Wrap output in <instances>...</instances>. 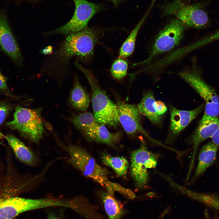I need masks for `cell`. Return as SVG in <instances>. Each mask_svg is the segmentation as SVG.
Masks as SVG:
<instances>
[{
	"instance_id": "26",
	"label": "cell",
	"mask_w": 219,
	"mask_h": 219,
	"mask_svg": "<svg viewBox=\"0 0 219 219\" xmlns=\"http://www.w3.org/2000/svg\"><path fill=\"white\" fill-rule=\"evenodd\" d=\"M8 182L0 185V202L9 198L14 196L16 193V189L12 186V182Z\"/></svg>"
},
{
	"instance_id": "8",
	"label": "cell",
	"mask_w": 219,
	"mask_h": 219,
	"mask_svg": "<svg viewBox=\"0 0 219 219\" xmlns=\"http://www.w3.org/2000/svg\"><path fill=\"white\" fill-rule=\"evenodd\" d=\"M61 204L59 199H34L14 196L0 202V219H12L23 212L42 208L59 207Z\"/></svg>"
},
{
	"instance_id": "27",
	"label": "cell",
	"mask_w": 219,
	"mask_h": 219,
	"mask_svg": "<svg viewBox=\"0 0 219 219\" xmlns=\"http://www.w3.org/2000/svg\"><path fill=\"white\" fill-rule=\"evenodd\" d=\"M9 107L5 103H0V125L4 121L9 110Z\"/></svg>"
},
{
	"instance_id": "32",
	"label": "cell",
	"mask_w": 219,
	"mask_h": 219,
	"mask_svg": "<svg viewBox=\"0 0 219 219\" xmlns=\"http://www.w3.org/2000/svg\"><path fill=\"white\" fill-rule=\"evenodd\" d=\"M112 2L115 4L117 5L119 2L123 0H108Z\"/></svg>"
},
{
	"instance_id": "5",
	"label": "cell",
	"mask_w": 219,
	"mask_h": 219,
	"mask_svg": "<svg viewBox=\"0 0 219 219\" xmlns=\"http://www.w3.org/2000/svg\"><path fill=\"white\" fill-rule=\"evenodd\" d=\"M186 27L187 26L177 19L171 20L156 36L148 57L146 60L134 65L149 63L157 56L177 46L182 39Z\"/></svg>"
},
{
	"instance_id": "31",
	"label": "cell",
	"mask_w": 219,
	"mask_h": 219,
	"mask_svg": "<svg viewBox=\"0 0 219 219\" xmlns=\"http://www.w3.org/2000/svg\"><path fill=\"white\" fill-rule=\"evenodd\" d=\"M52 51V48L51 46H48L46 47L43 51V54H51Z\"/></svg>"
},
{
	"instance_id": "6",
	"label": "cell",
	"mask_w": 219,
	"mask_h": 219,
	"mask_svg": "<svg viewBox=\"0 0 219 219\" xmlns=\"http://www.w3.org/2000/svg\"><path fill=\"white\" fill-rule=\"evenodd\" d=\"M157 164L156 156L148 149L144 140H141L140 146L131 155L130 174L137 189L148 187V170L155 168Z\"/></svg>"
},
{
	"instance_id": "30",
	"label": "cell",
	"mask_w": 219,
	"mask_h": 219,
	"mask_svg": "<svg viewBox=\"0 0 219 219\" xmlns=\"http://www.w3.org/2000/svg\"><path fill=\"white\" fill-rule=\"evenodd\" d=\"M211 141L216 145L219 146V128L211 138Z\"/></svg>"
},
{
	"instance_id": "35",
	"label": "cell",
	"mask_w": 219,
	"mask_h": 219,
	"mask_svg": "<svg viewBox=\"0 0 219 219\" xmlns=\"http://www.w3.org/2000/svg\"><path fill=\"white\" fill-rule=\"evenodd\" d=\"M183 2L187 3L188 4L190 0H181Z\"/></svg>"
},
{
	"instance_id": "11",
	"label": "cell",
	"mask_w": 219,
	"mask_h": 219,
	"mask_svg": "<svg viewBox=\"0 0 219 219\" xmlns=\"http://www.w3.org/2000/svg\"><path fill=\"white\" fill-rule=\"evenodd\" d=\"M75 9L71 19L66 24L54 30V33L68 34L81 31L87 28L91 18L101 10L100 5L86 0H73Z\"/></svg>"
},
{
	"instance_id": "18",
	"label": "cell",
	"mask_w": 219,
	"mask_h": 219,
	"mask_svg": "<svg viewBox=\"0 0 219 219\" xmlns=\"http://www.w3.org/2000/svg\"><path fill=\"white\" fill-rule=\"evenodd\" d=\"M90 99L89 96L80 83L77 76L71 90L68 102L71 107L78 110L85 112L88 108Z\"/></svg>"
},
{
	"instance_id": "17",
	"label": "cell",
	"mask_w": 219,
	"mask_h": 219,
	"mask_svg": "<svg viewBox=\"0 0 219 219\" xmlns=\"http://www.w3.org/2000/svg\"><path fill=\"white\" fill-rule=\"evenodd\" d=\"M155 102L153 92L150 90L144 93L137 107L141 114L146 117L154 125L159 126L162 123V116L156 112Z\"/></svg>"
},
{
	"instance_id": "28",
	"label": "cell",
	"mask_w": 219,
	"mask_h": 219,
	"mask_svg": "<svg viewBox=\"0 0 219 219\" xmlns=\"http://www.w3.org/2000/svg\"><path fill=\"white\" fill-rule=\"evenodd\" d=\"M155 106L157 113L160 116L165 114L167 110L166 105L160 101H155Z\"/></svg>"
},
{
	"instance_id": "36",
	"label": "cell",
	"mask_w": 219,
	"mask_h": 219,
	"mask_svg": "<svg viewBox=\"0 0 219 219\" xmlns=\"http://www.w3.org/2000/svg\"><path fill=\"white\" fill-rule=\"evenodd\" d=\"M160 219H162V218H161Z\"/></svg>"
},
{
	"instance_id": "12",
	"label": "cell",
	"mask_w": 219,
	"mask_h": 219,
	"mask_svg": "<svg viewBox=\"0 0 219 219\" xmlns=\"http://www.w3.org/2000/svg\"><path fill=\"white\" fill-rule=\"evenodd\" d=\"M219 128V118L203 114L199 125L191 136L190 142L192 146V153L188 174H191L195 158L200 144L211 138Z\"/></svg>"
},
{
	"instance_id": "23",
	"label": "cell",
	"mask_w": 219,
	"mask_h": 219,
	"mask_svg": "<svg viewBox=\"0 0 219 219\" xmlns=\"http://www.w3.org/2000/svg\"><path fill=\"white\" fill-rule=\"evenodd\" d=\"M147 15H145L132 31L124 42L119 51V58H124L130 55L134 49L136 37Z\"/></svg>"
},
{
	"instance_id": "4",
	"label": "cell",
	"mask_w": 219,
	"mask_h": 219,
	"mask_svg": "<svg viewBox=\"0 0 219 219\" xmlns=\"http://www.w3.org/2000/svg\"><path fill=\"white\" fill-rule=\"evenodd\" d=\"M41 109L19 106L16 108L13 119L6 123L8 127L19 131L30 141H39L44 132Z\"/></svg>"
},
{
	"instance_id": "25",
	"label": "cell",
	"mask_w": 219,
	"mask_h": 219,
	"mask_svg": "<svg viewBox=\"0 0 219 219\" xmlns=\"http://www.w3.org/2000/svg\"><path fill=\"white\" fill-rule=\"evenodd\" d=\"M127 61L120 58L116 60L113 63L110 70L112 76L115 79L120 80L125 77L128 68Z\"/></svg>"
},
{
	"instance_id": "2",
	"label": "cell",
	"mask_w": 219,
	"mask_h": 219,
	"mask_svg": "<svg viewBox=\"0 0 219 219\" xmlns=\"http://www.w3.org/2000/svg\"><path fill=\"white\" fill-rule=\"evenodd\" d=\"M75 64L85 75L90 86L92 107L96 121L100 124L116 127L119 122L116 104L100 87L91 70L83 67L77 61Z\"/></svg>"
},
{
	"instance_id": "19",
	"label": "cell",
	"mask_w": 219,
	"mask_h": 219,
	"mask_svg": "<svg viewBox=\"0 0 219 219\" xmlns=\"http://www.w3.org/2000/svg\"><path fill=\"white\" fill-rule=\"evenodd\" d=\"M5 138L17 158L22 162L30 166H33L36 162L33 152L23 143L12 135L5 136Z\"/></svg>"
},
{
	"instance_id": "3",
	"label": "cell",
	"mask_w": 219,
	"mask_h": 219,
	"mask_svg": "<svg viewBox=\"0 0 219 219\" xmlns=\"http://www.w3.org/2000/svg\"><path fill=\"white\" fill-rule=\"evenodd\" d=\"M97 41L96 33L87 27L69 35L61 44L57 54L63 60H68L73 56H77L87 60L92 57Z\"/></svg>"
},
{
	"instance_id": "22",
	"label": "cell",
	"mask_w": 219,
	"mask_h": 219,
	"mask_svg": "<svg viewBox=\"0 0 219 219\" xmlns=\"http://www.w3.org/2000/svg\"><path fill=\"white\" fill-rule=\"evenodd\" d=\"M184 194L207 205L219 212V196L214 194L200 193L187 188Z\"/></svg>"
},
{
	"instance_id": "15",
	"label": "cell",
	"mask_w": 219,
	"mask_h": 219,
	"mask_svg": "<svg viewBox=\"0 0 219 219\" xmlns=\"http://www.w3.org/2000/svg\"><path fill=\"white\" fill-rule=\"evenodd\" d=\"M81 132L89 141L114 146L121 140V134L119 132H110L105 125H96Z\"/></svg>"
},
{
	"instance_id": "29",
	"label": "cell",
	"mask_w": 219,
	"mask_h": 219,
	"mask_svg": "<svg viewBox=\"0 0 219 219\" xmlns=\"http://www.w3.org/2000/svg\"><path fill=\"white\" fill-rule=\"evenodd\" d=\"M7 78L2 74L0 70V89L5 90L7 89Z\"/></svg>"
},
{
	"instance_id": "10",
	"label": "cell",
	"mask_w": 219,
	"mask_h": 219,
	"mask_svg": "<svg viewBox=\"0 0 219 219\" xmlns=\"http://www.w3.org/2000/svg\"><path fill=\"white\" fill-rule=\"evenodd\" d=\"M116 104L119 122L128 134L133 136L141 133L152 142L168 150L170 149V147L152 138L143 128L141 123V114L137 106L120 100Z\"/></svg>"
},
{
	"instance_id": "20",
	"label": "cell",
	"mask_w": 219,
	"mask_h": 219,
	"mask_svg": "<svg viewBox=\"0 0 219 219\" xmlns=\"http://www.w3.org/2000/svg\"><path fill=\"white\" fill-rule=\"evenodd\" d=\"M99 195L103 203L109 219H120L126 213L120 203L107 192L101 191Z\"/></svg>"
},
{
	"instance_id": "33",
	"label": "cell",
	"mask_w": 219,
	"mask_h": 219,
	"mask_svg": "<svg viewBox=\"0 0 219 219\" xmlns=\"http://www.w3.org/2000/svg\"><path fill=\"white\" fill-rule=\"evenodd\" d=\"M5 138V136H4L0 131V139L2 138Z\"/></svg>"
},
{
	"instance_id": "7",
	"label": "cell",
	"mask_w": 219,
	"mask_h": 219,
	"mask_svg": "<svg viewBox=\"0 0 219 219\" xmlns=\"http://www.w3.org/2000/svg\"><path fill=\"white\" fill-rule=\"evenodd\" d=\"M163 12L165 16L173 15L187 27L200 28L208 21V15L200 3L189 5L181 0H174L164 5Z\"/></svg>"
},
{
	"instance_id": "21",
	"label": "cell",
	"mask_w": 219,
	"mask_h": 219,
	"mask_svg": "<svg viewBox=\"0 0 219 219\" xmlns=\"http://www.w3.org/2000/svg\"><path fill=\"white\" fill-rule=\"evenodd\" d=\"M105 165L111 168L119 176L123 177L127 173L129 166L128 161L123 156H113L105 153L101 158Z\"/></svg>"
},
{
	"instance_id": "14",
	"label": "cell",
	"mask_w": 219,
	"mask_h": 219,
	"mask_svg": "<svg viewBox=\"0 0 219 219\" xmlns=\"http://www.w3.org/2000/svg\"><path fill=\"white\" fill-rule=\"evenodd\" d=\"M0 47L17 64H22V57L17 43L6 16L2 12H0Z\"/></svg>"
},
{
	"instance_id": "9",
	"label": "cell",
	"mask_w": 219,
	"mask_h": 219,
	"mask_svg": "<svg viewBox=\"0 0 219 219\" xmlns=\"http://www.w3.org/2000/svg\"><path fill=\"white\" fill-rule=\"evenodd\" d=\"M185 80L199 94L204 100V114L210 116L218 117L219 96L215 90L203 79L197 71L188 70L179 73Z\"/></svg>"
},
{
	"instance_id": "1",
	"label": "cell",
	"mask_w": 219,
	"mask_h": 219,
	"mask_svg": "<svg viewBox=\"0 0 219 219\" xmlns=\"http://www.w3.org/2000/svg\"><path fill=\"white\" fill-rule=\"evenodd\" d=\"M65 149L69 155L68 162L84 176L100 184L110 195L114 196L115 192H117L129 199L135 197V194L130 189L110 181L108 171L98 164L85 149L73 144L68 145Z\"/></svg>"
},
{
	"instance_id": "34",
	"label": "cell",
	"mask_w": 219,
	"mask_h": 219,
	"mask_svg": "<svg viewBox=\"0 0 219 219\" xmlns=\"http://www.w3.org/2000/svg\"><path fill=\"white\" fill-rule=\"evenodd\" d=\"M48 219H58L57 217L54 216H50Z\"/></svg>"
},
{
	"instance_id": "24",
	"label": "cell",
	"mask_w": 219,
	"mask_h": 219,
	"mask_svg": "<svg viewBox=\"0 0 219 219\" xmlns=\"http://www.w3.org/2000/svg\"><path fill=\"white\" fill-rule=\"evenodd\" d=\"M70 120L72 124L81 132L99 123L96 121L94 114L90 112L74 116Z\"/></svg>"
},
{
	"instance_id": "13",
	"label": "cell",
	"mask_w": 219,
	"mask_h": 219,
	"mask_svg": "<svg viewBox=\"0 0 219 219\" xmlns=\"http://www.w3.org/2000/svg\"><path fill=\"white\" fill-rule=\"evenodd\" d=\"M205 105L202 104L190 110L178 109L170 105V123L168 143L172 142L203 111Z\"/></svg>"
},
{
	"instance_id": "16",
	"label": "cell",
	"mask_w": 219,
	"mask_h": 219,
	"mask_svg": "<svg viewBox=\"0 0 219 219\" xmlns=\"http://www.w3.org/2000/svg\"><path fill=\"white\" fill-rule=\"evenodd\" d=\"M219 146L211 141L202 146L198 156V162L194 173L189 183L192 184L213 165L216 159Z\"/></svg>"
}]
</instances>
